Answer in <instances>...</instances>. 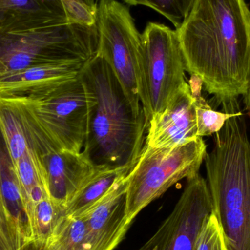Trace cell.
<instances>
[{
    "instance_id": "1",
    "label": "cell",
    "mask_w": 250,
    "mask_h": 250,
    "mask_svg": "<svg viewBox=\"0 0 250 250\" xmlns=\"http://www.w3.org/2000/svg\"><path fill=\"white\" fill-rule=\"evenodd\" d=\"M185 71L201 79L214 104L250 86V10L245 0H195L176 29Z\"/></svg>"
},
{
    "instance_id": "2",
    "label": "cell",
    "mask_w": 250,
    "mask_h": 250,
    "mask_svg": "<svg viewBox=\"0 0 250 250\" xmlns=\"http://www.w3.org/2000/svg\"><path fill=\"white\" fill-rule=\"evenodd\" d=\"M79 77L87 99L86 135L82 154L101 169L134 167L147 129L107 62L97 54L84 63Z\"/></svg>"
},
{
    "instance_id": "3",
    "label": "cell",
    "mask_w": 250,
    "mask_h": 250,
    "mask_svg": "<svg viewBox=\"0 0 250 250\" xmlns=\"http://www.w3.org/2000/svg\"><path fill=\"white\" fill-rule=\"evenodd\" d=\"M22 124L63 151L81 153L87 125V99L79 75L49 90L27 98H0Z\"/></svg>"
},
{
    "instance_id": "4",
    "label": "cell",
    "mask_w": 250,
    "mask_h": 250,
    "mask_svg": "<svg viewBox=\"0 0 250 250\" xmlns=\"http://www.w3.org/2000/svg\"><path fill=\"white\" fill-rule=\"evenodd\" d=\"M97 23L67 22L49 27L0 32V75L62 62H86L96 55Z\"/></svg>"
},
{
    "instance_id": "5",
    "label": "cell",
    "mask_w": 250,
    "mask_h": 250,
    "mask_svg": "<svg viewBox=\"0 0 250 250\" xmlns=\"http://www.w3.org/2000/svg\"><path fill=\"white\" fill-rule=\"evenodd\" d=\"M207 153L201 137L173 147L154 148L145 144L129 173L125 198L128 223L131 224L143 209L175 184L198 174Z\"/></svg>"
},
{
    "instance_id": "6",
    "label": "cell",
    "mask_w": 250,
    "mask_h": 250,
    "mask_svg": "<svg viewBox=\"0 0 250 250\" xmlns=\"http://www.w3.org/2000/svg\"><path fill=\"white\" fill-rule=\"evenodd\" d=\"M185 68L176 29L148 22L141 34L138 89L148 127L185 83Z\"/></svg>"
},
{
    "instance_id": "7",
    "label": "cell",
    "mask_w": 250,
    "mask_h": 250,
    "mask_svg": "<svg viewBox=\"0 0 250 250\" xmlns=\"http://www.w3.org/2000/svg\"><path fill=\"white\" fill-rule=\"evenodd\" d=\"M98 53L109 64L137 114L144 112L138 95L141 34L129 8L117 0H100L97 13Z\"/></svg>"
},
{
    "instance_id": "8",
    "label": "cell",
    "mask_w": 250,
    "mask_h": 250,
    "mask_svg": "<svg viewBox=\"0 0 250 250\" xmlns=\"http://www.w3.org/2000/svg\"><path fill=\"white\" fill-rule=\"evenodd\" d=\"M207 184L228 250H250V168L221 169Z\"/></svg>"
},
{
    "instance_id": "9",
    "label": "cell",
    "mask_w": 250,
    "mask_h": 250,
    "mask_svg": "<svg viewBox=\"0 0 250 250\" xmlns=\"http://www.w3.org/2000/svg\"><path fill=\"white\" fill-rule=\"evenodd\" d=\"M211 195L206 179L198 173L186 187L168 217L139 250H194L206 220L212 214Z\"/></svg>"
},
{
    "instance_id": "10",
    "label": "cell",
    "mask_w": 250,
    "mask_h": 250,
    "mask_svg": "<svg viewBox=\"0 0 250 250\" xmlns=\"http://www.w3.org/2000/svg\"><path fill=\"white\" fill-rule=\"evenodd\" d=\"M129 173L121 176L82 216L86 220L87 227L84 250H114L124 239L131 225L126 219L125 201Z\"/></svg>"
},
{
    "instance_id": "11",
    "label": "cell",
    "mask_w": 250,
    "mask_h": 250,
    "mask_svg": "<svg viewBox=\"0 0 250 250\" xmlns=\"http://www.w3.org/2000/svg\"><path fill=\"white\" fill-rule=\"evenodd\" d=\"M36 153L45 169L49 198L64 211L81 188L104 170L94 166L82 152L63 151L49 146Z\"/></svg>"
},
{
    "instance_id": "12",
    "label": "cell",
    "mask_w": 250,
    "mask_h": 250,
    "mask_svg": "<svg viewBox=\"0 0 250 250\" xmlns=\"http://www.w3.org/2000/svg\"><path fill=\"white\" fill-rule=\"evenodd\" d=\"M146 145L165 148L182 145L198 138L195 98L189 83L179 89L166 109L148 123Z\"/></svg>"
},
{
    "instance_id": "13",
    "label": "cell",
    "mask_w": 250,
    "mask_h": 250,
    "mask_svg": "<svg viewBox=\"0 0 250 250\" xmlns=\"http://www.w3.org/2000/svg\"><path fill=\"white\" fill-rule=\"evenodd\" d=\"M84 62H62L0 75V98H27L79 76Z\"/></svg>"
},
{
    "instance_id": "14",
    "label": "cell",
    "mask_w": 250,
    "mask_h": 250,
    "mask_svg": "<svg viewBox=\"0 0 250 250\" xmlns=\"http://www.w3.org/2000/svg\"><path fill=\"white\" fill-rule=\"evenodd\" d=\"M70 22L62 0H0V32L49 27Z\"/></svg>"
},
{
    "instance_id": "15",
    "label": "cell",
    "mask_w": 250,
    "mask_h": 250,
    "mask_svg": "<svg viewBox=\"0 0 250 250\" xmlns=\"http://www.w3.org/2000/svg\"><path fill=\"white\" fill-rule=\"evenodd\" d=\"M133 167L104 169L95 173L75 194L64 208L65 215L82 217L111 189L121 176Z\"/></svg>"
},
{
    "instance_id": "16",
    "label": "cell",
    "mask_w": 250,
    "mask_h": 250,
    "mask_svg": "<svg viewBox=\"0 0 250 250\" xmlns=\"http://www.w3.org/2000/svg\"><path fill=\"white\" fill-rule=\"evenodd\" d=\"M0 189L6 208L20 229L26 242L30 241L27 217L16 170L8 154L0 149Z\"/></svg>"
},
{
    "instance_id": "17",
    "label": "cell",
    "mask_w": 250,
    "mask_h": 250,
    "mask_svg": "<svg viewBox=\"0 0 250 250\" xmlns=\"http://www.w3.org/2000/svg\"><path fill=\"white\" fill-rule=\"evenodd\" d=\"M191 92L195 101L198 137L203 138L217 133L229 118L237 115L242 111L238 99L223 103L222 104L223 111H217L213 109L203 98L201 89H196Z\"/></svg>"
},
{
    "instance_id": "18",
    "label": "cell",
    "mask_w": 250,
    "mask_h": 250,
    "mask_svg": "<svg viewBox=\"0 0 250 250\" xmlns=\"http://www.w3.org/2000/svg\"><path fill=\"white\" fill-rule=\"evenodd\" d=\"M87 236L86 220L63 214L48 242L51 250H84Z\"/></svg>"
},
{
    "instance_id": "19",
    "label": "cell",
    "mask_w": 250,
    "mask_h": 250,
    "mask_svg": "<svg viewBox=\"0 0 250 250\" xmlns=\"http://www.w3.org/2000/svg\"><path fill=\"white\" fill-rule=\"evenodd\" d=\"M0 132L5 144L7 153L13 167H16L29 144L23 125L14 111L0 103Z\"/></svg>"
},
{
    "instance_id": "20",
    "label": "cell",
    "mask_w": 250,
    "mask_h": 250,
    "mask_svg": "<svg viewBox=\"0 0 250 250\" xmlns=\"http://www.w3.org/2000/svg\"><path fill=\"white\" fill-rule=\"evenodd\" d=\"M64 212V209L48 197L38 202L34 209V240L48 243L59 219Z\"/></svg>"
},
{
    "instance_id": "21",
    "label": "cell",
    "mask_w": 250,
    "mask_h": 250,
    "mask_svg": "<svg viewBox=\"0 0 250 250\" xmlns=\"http://www.w3.org/2000/svg\"><path fill=\"white\" fill-rule=\"evenodd\" d=\"M129 5H143L168 19L176 29L189 14L195 0H123Z\"/></svg>"
},
{
    "instance_id": "22",
    "label": "cell",
    "mask_w": 250,
    "mask_h": 250,
    "mask_svg": "<svg viewBox=\"0 0 250 250\" xmlns=\"http://www.w3.org/2000/svg\"><path fill=\"white\" fill-rule=\"evenodd\" d=\"M26 242L4 201L0 198V250H17Z\"/></svg>"
},
{
    "instance_id": "23",
    "label": "cell",
    "mask_w": 250,
    "mask_h": 250,
    "mask_svg": "<svg viewBox=\"0 0 250 250\" xmlns=\"http://www.w3.org/2000/svg\"><path fill=\"white\" fill-rule=\"evenodd\" d=\"M194 250H228L223 230L214 213L206 220Z\"/></svg>"
},
{
    "instance_id": "24",
    "label": "cell",
    "mask_w": 250,
    "mask_h": 250,
    "mask_svg": "<svg viewBox=\"0 0 250 250\" xmlns=\"http://www.w3.org/2000/svg\"><path fill=\"white\" fill-rule=\"evenodd\" d=\"M70 21L86 25L97 23L98 8L93 7L89 0H62Z\"/></svg>"
},
{
    "instance_id": "25",
    "label": "cell",
    "mask_w": 250,
    "mask_h": 250,
    "mask_svg": "<svg viewBox=\"0 0 250 250\" xmlns=\"http://www.w3.org/2000/svg\"><path fill=\"white\" fill-rule=\"evenodd\" d=\"M17 250H51L48 243L43 241L31 240L26 242Z\"/></svg>"
},
{
    "instance_id": "26",
    "label": "cell",
    "mask_w": 250,
    "mask_h": 250,
    "mask_svg": "<svg viewBox=\"0 0 250 250\" xmlns=\"http://www.w3.org/2000/svg\"><path fill=\"white\" fill-rule=\"evenodd\" d=\"M242 97H243L244 104H245V106H246L247 111H248V114H250V86L246 94Z\"/></svg>"
},
{
    "instance_id": "27",
    "label": "cell",
    "mask_w": 250,
    "mask_h": 250,
    "mask_svg": "<svg viewBox=\"0 0 250 250\" xmlns=\"http://www.w3.org/2000/svg\"><path fill=\"white\" fill-rule=\"evenodd\" d=\"M89 3L92 4L93 7L98 8V4H99L100 0H89Z\"/></svg>"
},
{
    "instance_id": "28",
    "label": "cell",
    "mask_w": 250,
    "mask_h": 250,
    "mask_svg": "<svg viewBox=\"0 0 250 250\" xmlns=\"http://www.w3.org/2000/svg\"><path fill=\"white\" fill-rule=\"evenodd\" d=\"M147 250H157V248L156 247H154V248H151V249H148Z\"/></svg>"
},
{
    "instance_id": "29",
    "label": "cell",
    "mask_w": 250,
    "mask_h": 250,
    "mask_svg": "<svg viewBox=\"0 0 250 250\" xmlns=\"http://www.w3.org/2000/svg\"><path fill=\"white\" fill-rule=\"evenodd\" d=\"M0 198H1V199L3 200L2 196H1V189H0Z\"/></svg>"
}]
</instances>
